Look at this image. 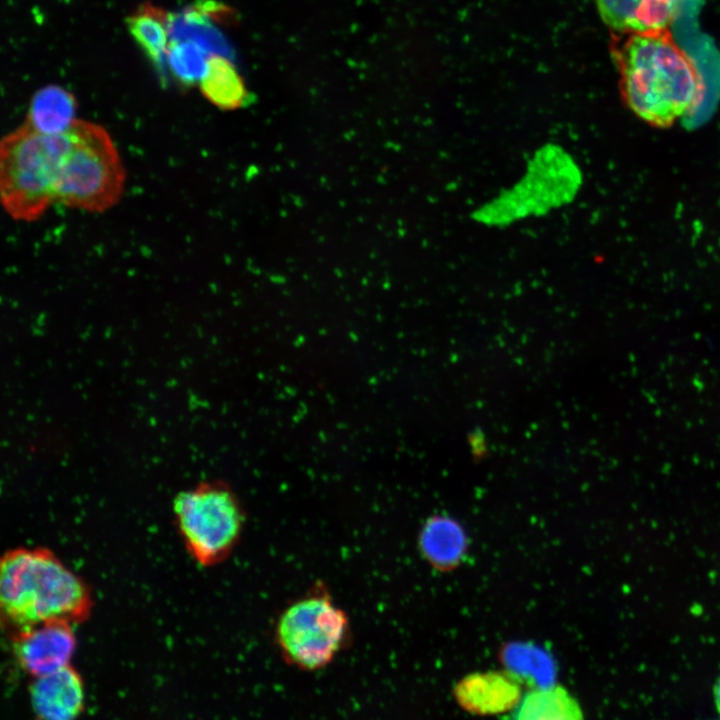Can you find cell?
<instances>
[{
  "mask_svg": "<svg viewBox=\"0 0 720 720\" xmlns=\"http://www.w3.org/2000/svg\"><path fill=\"white\" fill-rule=\"evenodd\" d=\"M611 50L624 103L649 125L671 127L702 102L703 78L669 28L615 33Z\"/></svg>",
  "mask_w": 720,
  "mask_h": 720,
  "instance_id": "1",
  "label": "cell"
},
{
  "mask_svg": "<svg viewBox=\"0 0 720 720\" xmlns=\"http://www.w3.org/2000/svg\"><path fill=\"white\" fill-rule=\"evenodd\" d=\"M0 605L15 629L49 621L71 624L90 614L87 585L45 548L7 551L0 565Z\"/></svg>",
  "mask_w": 720,
  "mask_h": 720,
  "instance_id": "2",
  "label": "cell"
},
{
  "mask_svg": "<svg viewBox=\"0 0 720 720\" xmlns=\"http://www.w3.org/2000/svg\"><path fill=\"white\" fill-rule=\"evenodd\" d=\"M583 183L574 155L559 143H543L529 155L521 175L476 206L470 216L482 227L505 229L571 205Z\"/></svg>",
  "mask_w": 720,
  "mask_h": 720,
  "instance_id": "3",
  "label": "cell"
},
{
  "mask_svg": "<svg viewBox=\"0 0 720 720\" xmlns=\"http://www.w3.org/2000/svg\"><path fill=\"white\" fill-rule=\"evenodd\" d=\"M126 172L106 129L77 119L67 131L59 164L56 203L90 213H103L122 198Z\"/></svg>",
  "mask_w": 720,
  "mask_h": 720,
  "instance_id": "4",
  "label": "cell"
},
{
  "mask_svg": "<svg viewBox=\"0 0 720 720\" xmlns=\"http://www.w3.org/2000/svg\"><path fill=\"white\" fill-rule=\"evenodd\" d=\"M67 131L46 135L24 123L2 138L0 197L12 219L36 221L56 203V182Z\"/></svg>",
  "mask_w": 720,
  "mask_h": 720,
  "instance_id": "5",
  "label": "cell"
},
{
  "mask_svg": "<svg viewBox=\"0 0 720 720\" xmlns=\"http://www.w3.org/2000/svg\"><path fill=\"white\" fill-rule=\"evenodd\" d=\"M351 637L346 612L322 584L289 603L280 613L274 640L282 658L300 670L317 671L329 665Z\"/></svg>",
  "mask_w": 720,
  "mask_h": 720,
  "instance_id": "6",
  "label": "cell"
},
{
  "mask_svg": "<svg viewBox=\"0 0 720 720\" xmlns=\"http://www.w3.org/2000/svg\"><path fill=\"white\" fill-rule=\"evenodd\" d=\"M177 529L192 558L202 566L223 562L240 541L245 511L222 481L201 482L173 501Z\"/></svg>",
  "mask_w": 720,
  "mask_h": 720,
  "instance_id": "7",
  "label": "cell"
},
{
  "mask_svg": "<svg viewBox=\"0 0 720 720\" xmlns=\"http://www.w3.org/2000/svg\"><path fill=\"white\" fill-rule=\"evenodd\" d=\"M72 625L49 621L16 629L12 650L22 670L33 678L69 665L76 646Z\"/></svg>",
  "mask_w": 720,
  "mask_h": 720,
  "instance_id": "8",
  "label": "cell"
},
{
  "mask_svg": "<svg viewBox=\"0 0 720 720\" xmlns=\"http://www.w3.org/2000/svg\"><path fill=\"white\" fill-rule=\"evenodd\" d=\"M33 712L40 719L70 720L84 709V686L69 664L54 672L33 677L29 685Z\"/></svg>",
  "mask_w": 720,
  "mask_h": 720,
  "instance_id": "9",
  "label": "cell"
},
{
  "mask_svg": "<svg viewBox=\"0 0 720 720\" xmlns=\"http://www.w3.org/2000/svg\"><path fill=\"white\" fill-rule=\"evenodd\" d=\"M454 692L463 709L478 715L515 710L523 697L520 681L497 671L470 674L457 683Z\"/></svg>",
  "mask_w": 720,
  "mask_h": 720,
  "instance_id": "10",
  "label": "cell"
},
{
  "mask_svg": "<svg viewBox=\"0 0 720 720\" xmlns=\"http://www.w3.org/2000/svg\"><path fill=\"white\" fill-rule=\"evenodd\" d=\"M602 21L614 33L669 28L679 0H594Z\"/></svg>",
  "mask_w": 720,
  "mask_h": 720,
  "instance_id": "11",
  "label": "cell"
},
{
  "mask_svg": "<svg viewBox=\"0 0 720 720\" xmlns=\"http://www.w3.org/2000/svg\"><path fill=\"white\" fill-rule=\"evenodd\" d=\"M76 101L71 93L59 86L38 90L30 103L25 124L46 135L65 133L77 120Z\"/></svg>",
  "mask_w": 720,
  "mask_h": 720,
  "instance_id": "12",
  "label": "cell"
},
{
  "mask_svg": "<svg viewBox=\"0 0 720 720\" xmlns=\"http://www.w3.org/2000/svg\"><path fill=\"white\" fill-rule=\"evenodd\" d=\"M202 94L223 110H235L248 104L250 94L231 61L221 54H212L200 81Z\"/></svg>",
  "mask_w": 720,
  "mask_h": 720,
  "instance_id": "13",
  "label": "cell"
},
{
  "mask_svg": "<svg viewBox=\"0 0 720 720\" xmlns=\"http://www.w3.org/2000/svg\"><path fill=\"white\" fill-rule=\"evenodd\" d=\"M171 14L151 4H143L127 18L130 34L145 54L157 65L166 60L170 38Z\"/></svg>",
  "mask_w": 720,
  "mask_h": 720,
  "instance_id": "14",
  "label": "cell"
},
{
  "mask_svg": "<svg viewBox=\"0 0 720 720\" xmlns=\"http://www.w3.org/2000/svg\"><path fill=\"white\" fill-rule=\"evenodd\" d=\"M518 719H575L581 718V709L567 690L560 686L531 690L514 710Z\"/></svg>",
  "mask_w": 720,
  "mask_h": 720,
  "instance_id": "15",
  "label": "cell"
},
{
  "mask_svg": "<svg viewBox=\"0 0 720 720\" xmlns=\"http://www.w3.org/2000/svg\"><path fill=\"white\" fill-rule=\"evenodd\" d=\"M209 54L191 41H171L166 61L171 73L184 86L200 83L207 66Z\"/></svg>",
  "mask_w": 720,
  "mask_h": 720,
  "instance_id": "16",
  "label": "cell"
}]
</instances>
